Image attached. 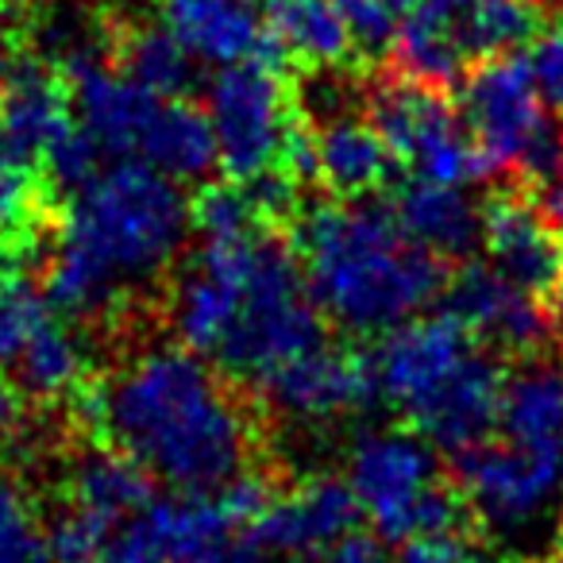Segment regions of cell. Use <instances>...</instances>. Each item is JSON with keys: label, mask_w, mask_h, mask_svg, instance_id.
<instances>
[{"label": "cell", "mask_w": 563, "mask_h": 563, "mask_svg": "<svg viewBox=\"0 0 563 563\" xmlns=\"http://www.w3.org/2000/svg\"><path fill=\"white\" fill-rule=\"evenodd\" d=\"M74 401L101 444L178 494H217L251 471L255 429L247 409L189 347L140 355L109 383H86Z\"/></svg>", "instance_id": "obj_1"}, {"label": "cell", "mask_w": 563, "mask_h": 563, "mask_svg": "<svg viewBox=\"0 0 563 563\" xmlns=\"http://www.w3.org/2000/svg\"><path fill=\"white\" fill-rule=\"evenodd\" d=\"M189 232L178 181L143 163H109L70 194L43 294L66 317H109L135 282L155 278Z\"/></svg>", "instance_id": "obj_2"}, {"label": "cell", "mask_w": 563, "mask_h": 563, "mask_svg": "<svg viewBox=\"0 0 563 563\" xmlns=\"http://www.w3.org/2000/svg\"><path fill=\"white\" fill-rule=\"evenodd\" d=\"M294 251L321 313L347 332H390L448 286V258L375 205H313L294 220Z\"/></svg>", "instance_id": "obj_3"}, {"label": "cell", "mask_w": 563, "mask_h": 563, "mask_svg": "<svg viewBox=\"0 0 563 563\" xmlns=\"http://www.w3.org/2000/svg\"><path fill=\"white\" fill-rule=\"evenodd\" d=\"M371 363L378 394L437 452L460 455L498 429L506 371L448 313L390 329Z\"/></svg>", "instance_id": "obj_4"}, {"label": "cell", "mask_w": 563, "mask_h": 563, "mask_svg": "<svg viewBox=\"0 0 563 563\" xmlns=\"http://www.w3.org/2000/svg\"><path fill=\"white\" fill-rule=\"evenodd\" d=\"M201 255L217 266L228 290L224 324L209 352L220 375L258 386L282 363L324 344V317L306 266L278 232L201 240Z\"/></svg>", "instance_id": "obj_5"}, {"label": "cell", "mask_w": 563, "mask_h": 563, "mask_svg": "<svg viewBox=\"0 0 563 563\" xmlns=\"http://www.w3.org/2000/svg\"><path fill=\"white\" fill-rule=\"evenodd\" d=\"M360 509L386 544H406L429 532L463 529L467 501L448 483L437 463V448L421 432H371L355 444L347 467Z\"/></svg>", "instance_id": "obj_6"}, {"label": "cell", "mask_w": 563, "mask_h": 563, "mask_svg": "<svg viewBox=\"0 0 563 563\" xmlns=\"http://www.w3.org/2000/svg\"><path fill=\"white\" fill-rule=\"evenodd\" d=\"M460 117L494 174L517 166L529 186L563 174V132L544 117V97L525 58L498 55L478 63L463 81Z\"/></svg>", "instance_id": "obj_7"}, {"label": "cell", "mask_w": 563, "mask_h": 563, "mask_svg": "<svg viewBox=\"0 0 563 563\" xmlns=\"http://www.w3.org/2000/svg\"><path fill=\"white\" fill-rule=\"evenodd\" d=\"M367 120L394 151V158L421 181L463 189L467 181L494 174L444 89L421 86L406 74L378 81L367 97Z\"/></svg>", "instance_id": "obj_8"}, {"label": "cell", "mask_w": 563, "mask_h": 563, "mask_svg": "<svg viewBox=\"0 0 563 563\" xmlns=\"http://www.w3.org/2000/svg\"><path fill=\"white\" fill-rule=\"evenodd\" d=\"M209 124L217 135V163L232 181L278 170L290 135L306 112L286 89L282 66L232 63L209 81Z\"/></svg>", "instance_id": "obj_9"}, {"label": "cell", "mask_w": 563, "mask_h": 563, "mask_svg": "<svg viewBox=\"0 0 563 563\" xmlns=\"http://www.w3.org/2000/svg\"><path fill=\"white\" fill-rule=\"evenodd\" d=\"M452 460L467 509L501 532L529 529L563 494V448L506 437L483 440Z\"/></svg>", "instance_id": "obj_10"}, {"label": "cell", "mask_w": 563, "mask_h": 563, "mask_svg": "<svg viewBox=\"0 0 563 563\" xmlns=\"http://www.w3.org/2000/svg\"><path fill=\"white\" fill-rule=\"evenodd\" d=\"M271 406L301 421H336L367 409L378 394L375 363L355 347L317 344L258 383Z\"/></svg>", "instance_id": "obj_11"}, {"label": "cell", "mask_w": 563, "mask_h": 563, "mask_svg": "<svg viewBox=\"0 0 563 563\" xmlns=\"http://www.w3.org/2000/svg\"><path fill=\"white\" fill-rule=\"evenodd\" d=\"M444 313L460 321L483 347L501 355H537L548 340V313L529 290L494 266L467 263L444 286Z\"/></svg>", "instance_id": "obj_12"}, {"label": "cell", "mask_w": 563, "mask_h": 563, "mask_svg": "<svg viewBox=\"0 0 563 563\" xmlns=\"http://www.w3.org/2000/svg\"><path fill=\"white\" fill-rule=\"evenodd\" d=\"M360 514L363 509L347 478L317 475L298 483L294 490H274L266 509L251 521V532L266 552L313 560V555L329 552L340 537H347Z\"/></svg>", "instance_id": "obj_13"}, {"label": "cell", "mask_w": 563, "mask_h": 563, "mask_svg": "<svg viewBox=\"0 0 563 563\" xmlns=\"http://www.w3.org/2000/svg\"><path fill=\"white\" fill-rule=\"evenodd\" d=\"M483 247L494 271L532 298H548L563 278V232L548 224L529 189H506L486 201Z\"/></svg>", "instance_id": "obj_14"}, {"label": "cell", "mask_w": 563, "mask_h": 563, "mask_svg": "<svg viewBox=\"0 0 563 563\" xmlns=\"http://www.w3.org/2000/svg\"><path fill=\"white\" fill-rule=\"evenodd\" d=\"M70 109L104 163H140V147L166 97L124 78L112 63H97L66 78Z\"/></svg>", "instance_id": "obj_15"}, {"label": "cell", "mask_w": 563, "mask_h": 563, "mask_svg": "<svg viewBox=\"0 0 563 563\" xmlns=\"http://www.w3.org/2000/svg\"><path fill=\"white\" fill-rule=\"evenodd\" d=\"M158 20L201 63H271L286 70L255 0H158Z\"/></svg>", "instance_id": "obj_16"}, {"label": "cell", "mask_w": 563, "mask_h": 563, "mask_svg": "<svg viewBox=\"0 0 563 563\" xmlns=\"http://www.w3.org/2000/svg\"><path fill=\"white\" fill-rule=\"evenodd\" d=\"M0 117L20 166H35L74 124L70 86L43 58H16L0 86Z\"/></svg>", "instance_id": "obj_17"}, {"label": "cell", "mask_w": 563, "mask_h": 563, "mask_svg": "<svg viewBox=\"0 0 563 563\" xmlns=\"http://www.w3.org/2000/svg\"><path fill=\"white\" fill-rule=\"evenodd\" d=\"M317 147V178L344 201L367 197L375 189L390 186L398 174V158L375 132L371 120H355L347 112L329 117L313 132Z\"/></svg>", "instance_id": "obj_18"}, {"label": "cell", "mask_w": 563, "mask_h": 563, "mask_svg": "<svg viewBox=\"0 0 563 563\" xmlns=\"http://www.w3.org/2000/svg\"><path fill=\"white\" fill-rule=\"evenodd\" d=\"M394 220L437 251L440 258H467L483 243V212L463 197L460 186H440V181H406L394 194L390 205Z\"/></svg>", "instance_id": "obj_19"}, {"label": "cell", "mask_w": 563, "mask_h": 563, "mask_svg": "<svg viewBox=\"0 0 563 563\" xmlns=\"http://www.w3.org/2000/svg\"><path fill=\"white\" fill-rule=\"evenodd\" d=\"M266 32L286 63L309 70H340L352 63V32L336 0H266Z\"/></svg>", "instance_id": "obj_20"}, {"label": "cell", "mask_w": 563, "mask_h": 563, "mask_svg": "<svg viewBox=\"0 0 563 563\" xmlns=\"http://www.w3.org/2000/svg\"><path fill=\"white\" fill-rule=\"evenodd\" d=\"M140 163L166 174L170 181H201L217 166V135L209 112L189 104L186 97H166L147 128Z\"/></svg>", "instance_id": "obj_21"}, {"label": "cell", "mask_w": 563, "mask_h": 563, "mask_svg": "<svg viewBox=\"0 0 563 563\" xmlns=\"http://www.w3.org/2000/svg\"><path fill=\"white\" fill-rule=\"evenodd\" d=\"M498 429L509 440L563 448V367L529 363L501 386Z\"/></svg>", "instance_id": "obj_22"}, {"label": "cell", "mask_w": 563, "mask_h": 563, "mask_svg": "<svg viewBox=\"0 0 563 563\" xmlns=\"http://www.w3.org/2000/svg\"><path fill=\"white\" fill-rule=\"evenodd\" d=\"M151 498H155V478L140 463L128 460L124 452L101 444L86 460H78L70 478V498L66 501L120 525L132 514H140Z\"/></svg>", "instance_id": "obj_23"}, {"label": "cell", "mask_w": 563, "mask_h": 563, "mask_svg": "<svg viewBox=\"0 0 563 563\" xmlns=\"http://www.w3.org/2000/svg\"><path fill=\"white\" fill-rule=\"evenodd\" d=\"M112 66L158 97H186L197 81L194 55L166 27H117L112 32Z\"/></svg>", "instance_id": "obj_24"}, {"label": "cell", "mask_w": 563, "mask_h": 563, "mask_svg": "<svg viewBox=\"0 0 563 563\" xmlns=\"http://www.w3.org/2000/svg\"><path fill=\"white\" fill-rule=\"evenodd\" d=\"M390 51H394L398 74L421 81V86L444 89V93L452 81H460L463 66L471 63V58L463 55V43H460L455 24L437 20V16H424V12L401 16V27H398V35H394Z\"/></svg>", "instance_id": "obj_25"}, {"label": "cell", "mask_w": 563, "mask_h": 563, "mask_svg": "<svg viewBox=\"0 0 563 563\" xmlns=\"http://www.w3.org/2000/svg\"><path fill=\"white\" fill-rule=\"evenodd\" d=\"M12 375H16L20 394H32V398L55 401V398H74L86 378V355H81L78 340L63 329L58 317H51L32 340L20 352V360L12 363Z\"/></svg>", "instance_id": "obj_26"}, {"label": "cell", "mask_w": 563, "mask_h": 563, "mask_svg": "<svg viewBox=\"0 0 563 563\" xmlns=\"http://www.w3.org/2000/svg\"><path fill=\"white\" fill-rule=\"evenodd\" d=\"M51 224V189L32 166H0V263H24Z\"/></svg>", "instance_id": "obj_27"}, {"label": "cell", "mask_w": 563, "mask_h": 563, "mask_svg": "<svg viewBox=\"0 0 563 563\" xmlns=\"http://www.w3.org/2000/svg\"><path fill=\"white\" fill-rule=\"evenodd\" d=\"M467 58H498L514 55L517 47L540 35V9L537 0H471L467 12L455 24Z\"/></svg>", "instance_id": "obj_28"}, {"label": "cell", "mask_w": 563, "mask_h": 563, "mask_svg": "<svg viewBox=\"0 0 563 563\" xmlns=\"http://www.w3.org/2000/svg\"><path fill=\"white\" fill-rule=\"evenodd\" d=\"M55 317L47 294L35 286L20 263H0V371H12L27 340Z\"/></svg>", "instance_id": "obj_29"}, {"label": "cell", "mask_w": 563, "mask_h": 563, "mask_svg": "<svg viewBox=\"0 0 563 563\" xmlns=\"http://www.w3.org/2000/svg\"><path fill=\"white\" fill-rule=\"evenodd\" d=\"M189 228L201 232V240H220V235H247L271 232L258 217L255 201L240 181H212L189 201Z\"/></svg>", "instance_id": "obj_30"}, {"label": "cell", "mask_w": 563, "mask_h": 563, "mask_svg": "<svg viewBox=\"0 0 563 563\" xmlns=\"http://www.w3.org/2000/svg\"><path fill=\"white\" fill-rule=\"evenodd\" d=\"M0 563H55L40 514L20 486L0 478Z\"/></svg>", "instance_id": "obj_31"}, {"label": "cell", "mask_w": 563, "mask_h": 563, "mask_svg": "<svg viewBox=\"0 0 563 563\" xmlns=\"http://www.w3.org/2000/svg\"><path fill=\"white\" fill-rule=\"evenodd\" d=\"M394 563H483V552H478V544L467 532L452 529L406 540Z\"/></svg>", "instance_id": "obj_32"}, {"label": "cell", "mask_w": 563, "mask_h": 563, "mask_svg": "<svg viewBox=\"0 0 563 563\" xmlns=\"http://www.w3.org/2000/svg\"><path fill=\"white\" fill-rule=\"evenodd\" d=\"M529 70L537 81L540 97L555 109H563V24L548 27L544 35L532 40L529 51Z\"/></svg>", "instance_id": "obj_33"}, {"label": "cell", "mask_w": 563, "mask_h": 563, "mask_svg": "<svg viewBox=\"0 0 563 563\" xmlns=\"http://www.w3.org/2000/svg\"><path fill=\"white\" fill-rule=\"evenodd\" d=\"M16 47H20V27L16 16L9 9H0V78L9 74V66L16 63Z\"/></svg>", "instance_id": "obj_34"}, {"label": "cell", "mask_w": 563, "mask_h": 563, "mask_svg": "<svg viewBox=\"0 0 563 563\" xmlns=\"http://www.w3.org/2000/svg\"><path fill=\"white\" fill-rule=\"evenodd\" d=\"M471 0H421V9L424 16H437V20H448V24H460V16L467 12ZM413 16V12H409Z\"/></svg>", "instance_id": "obj_35"}, {"label": "cell", "mask_w": 563, "mask_h": 563, "mask_svg": "<svg viewBox=\"0 0 563 563\" xmlns=\"http://www.w3.org/2000/svg\"><path fill=\"white\" fill-rule=\"evenodd\" d=\"M544 313H548V324H552V332L563 340V278L555 282L552 294H548V309H544Z\"/></svg>", "instance_id": "obj_36"}, {"label": "cell", "mask_w": 563, "mask_h": 563, "mask_svg": "<svg viewBox=\"0 0 563 563\" xmlns=\"http://www.w3.org/2000/svg\"><path fill=\"white\" fill-rule=\"evenodd\" d=\"M0 166H20L16 151H12V140H9V128H4V117H0Z\"/></svg>", "instance_id": "obj_37"}, {"label": "cell", "mask_w": 563, "mask_h": 563, "mask_svg": "<svg viewBox=\"0 0 563 563\" xmlns=\"http://www.w3.org/2000/svg\"><path fill=\"white\" fill-rule=\"evenodd\" d=\"M540 563H563V525H560V532L552 537V544H548V552H544V560Z\"/></svg>", "instance_id": "obj_38"}, {"label": "cell", "mask_w": 563, "mask_h": 563, "mask_svg": "<svg viewBox=\"0 0 563 563\" xmlns=\"http://www.w3.org/2000/svg\"><path fill=\"white\" fill-rule=\"evenodd\" d=\"M537 4H540V0H537Z\"/></svg>", "instance_id": "obj_39"}]
</instances>
